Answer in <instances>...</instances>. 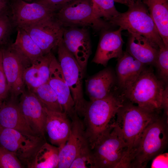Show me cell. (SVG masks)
Listing matches in <instances>:
<instances>
[{"instance_id": "6da1fadb", "label": "cell", "mask_w": 168, "mask_h": 168, "mask_svg": "<svg viewBox=\"0 0 168 168\" xmlns=\"http://www.w3.org/2000/svg\"><path fill=\"white\" fill-rule=\"evenodd\" d=\"M168 118L156 115L142 133L130 155L125 168H145L148 162L163 153L168 143Z\"/></svg>"}, {"instance_id": "7a4b0ae2", "label": "cell", "mask_w": 168, "mask_h": 168, "mask_svg": "<svg viewBox=\"0 0 168 168\" xmlns=\"http://www.w3.org/2000/svg\"><path fill=\"white\" fill-rule=\"evenodd\" d=\"M160 113L145 110L126 99L119 109L113 123L127 148L124 168L142 133Z\"/></svg>"}, {"instance_id": "3957f363", "label": "cell", "mask_w": 168, "mask_h": 168, "mask_svg": "<svg viewBox=\"0 0 168 168\" xmlns=\"http://www.w3.org/2000/svg\"><path fill=\"white\" fill-rule=\"evenodd\" d=\"M125 98L116 90L107 97L88 101L83 117L86 135L91 148L111 123Z\"/></svg>"}, {"instance_id": "277c9868", "label": "cell", "mask_w": 168, "mask_h": 168, "mask_svg": "<svg viewBox=\"0 0 168 168\" xmlns=\"http://www.w3.org/2000/svg\"><path fill=\"white\" fill-rule=\"evenodd\" d=\"M91 148V168H124L127 148L113 122Z\"/></svg>"}, {"instance_id": "5b68a950", "label": "cell", "mask_w": 168, "mask_h": 168, "mask_svg": "<svg viewBox=\"0 0 168 168\" xmlns=\"http://www.w3.org/2000/svg\"><path fill=\"white\" fill-rule=\"evenodd\" d=\"M164 83L151 68H146L133 84L122 93L125 98L146 110L160 113Z\"/></svg>"}, {"instance_id": "8992f818", "label": "cell", "mask_w": 168, "mask_h": 168, "mask_svg": "<svg viewBox=\"0 0 168 168\" xmlns=\"http://www.w3.org/2000/svg\"><path fill=\"white\" fill-rule=\"evenodd\" d=\"M128 7L126 12H120L110 24L127 30L128 33L144 36L159 49L165 45L147 7L142 0H137Z\"/></svg>"}, {"instance_id": "52a82bcc", "label": "cell", "mask_w": 168, "mask_h": 168, "mask_svg": "<svg viewBox=\"0 0 168 168\" xmlns=\"http://www.w3.org/2000/svg\"><path fill=\"white\" fill-rule=\"evenodd\" d=\"M57 48L58 62L74 103L75 111L83 117L88 101L84 98L83 79L84 72L74 56L65 47L62 39Z\"/></svg>"}, {"instance_id": "ba28073f", "label": "cell", "mask_w": 168, "mask_h": 168, "mask_svg": "<svg viewBox=\"0 0 168 168\" xmlns=\"http://www.w3.org/2000/svg\"><path fill=\"white\" fill-rule=\"evenodd\" d=\"M58 21L64 27H90L96 31L110 30L113 26L99 19L93 13L91 0H77L55 13Z\"/></svg>"}, {"instance_id": "9c48e42d", "label": "cell", "mask_w": 168, "mask_h": 168, "mask_svg": "<svg viewBox=\"0 0 168 168\" xmlns=\"http://www.w3.org/2000/svg\"><path fill=\"white\" fill-rule=\"evenodd\" d=\"M45 142L44 137L28 134L0 126V146L14 153L21 162L25 165Z\"/></svg>"}, {"instance_id": "30bf717a", "label": "cell", "mask_w": 168, "mask_h": 168, "mask_svg": "<svg viewBox=\"0 0 168 168\" xmlns=\"http://www.w3.org/2000/svg\"><path fill=\"white\" fill-rule=\"evenodd\" d=\"M2 63L12 99L25 91L24 71L29 63L8 43L1 46Z\"/></svg>"}, {"instance_id": "8fae6325", "label": "cell", "mask_w": 168, "mask_h": 168, "mask_svg": "<svg viewBox=\"0 0 168 168\" xmlns=\"http://www.w3.org/2000/svg\"><path fill=\"white\" fill-rule=\"evenodd\" d=\"M10 16L13 26L24 29L55 15V12L38 3L11 0Z\"/></svg>"}, {"instance_id": "7c38bea8", "label": "cell", "mask_w": 168, "mask_h": 168, "mask_svg": "<svg viewBox=\"0 0 168 168\" xmlns=\"http://www.w3.org/2000/svg\"><path fill=\"white\" fill-rule=\"evenodd\" d=\"M64 29L54 15L23 30L38 44L45 55L57 47L62 39Z\"/></svg>"}, {"instance_id": "4fadbf2b", "label": "cell", "mask_w": 168, "mask_h": 168, "mask_svg": "<svg viewBox=\"0 0 168 168\" xmlns=\"http://www.w3.org/2000/svg\"><path fill=\"white\" fill-rule=\"evenodd\" d=\"M62 39L66 48L85 72L92 51L91 40L86 28L64 27Z\"/></svg>"}, {"instance_id": "5bb4252c", "label": "cell", "mask_w": 168, "mask_h": 168, "mask_svg": "<svg viewBox=\"0 0 168 168\" xmlns=\"http://www.w3.org/2000/svg\"><path fill=\"white\" fill-rule=\"evenodd\" d=\"M71 119L69 136L59 151L58 168H69L80 149L85 143L89 142L86 135L83 121L77 114Z\"/></svg>"}, {"instance_id": "9a60e30c", "label": "cell", "mask_w": 168, "mask_h": 168, "mask_svg": "<svg viewBox=\"0 0 168 168\" xmlns=\"http://www.w3.org/2000/svg\"><path fill=\"white\" fill-rule=\"evenodd\" d=\"M18 105L32 130L44 137L46 113L44 107L36 95L28 90L21 95Z\"/></svg>"}, {"instance_id": "2e32d148", "label": "cell", "mask_w": 168, "mask_h": 168, "mask_svg": "<svg viewBox=\"0 0 168 168\" xmlns=\"http://www.w3.org/2000/svg\"><path fill=\"white\" fill-rule=\"evenodd\" d=\"M48 82L56 93L64 112L71 119L77 114L74 103L59 63L53 54L50 64Z\"/></svg>"}, {"instance_id": "e0dca14e", "label": "cell", "mask_w": 168, "mask_h": 168, "mask_svg": "<svg viewBox=\"0 0 168 168\" xmlns=\"http://www.w3.org/2000/svg\"><path fill=\"white\" fill-rule=\"evenodd\" d=\"M120 27L116 30H106L102 32L92 62L106 67L112 58H118L122 54L124 41Z\"/></svg>"}, {"instance_id": "ac0fdd59", "label": "cell", "mask_w": 168, "mask_h": 168, "mask_svg": "<svg viewBox=\"0 0 168 168\" xmlns=\"http://www.w3.org/2000/svg\"><path fill=\"white\" fill-rule=\"evenodd\" d=\"M115 72L107 67L85 81L86 90L90 101L104 98L116 90Z\"/></svg>"}, {"instance_id": "d6986e66", "label": "cell", "mask_w": 168, "mask_h": 168, "mask_svg": "<svg viewBox=\"0 0 168 168\" xmlns=\"http://www.w3.org/2000/svg\"><path fill=\"white\" fill-rule=\"evenodd\" d=\"M44 108L46 113L45 131L51 143L61 149L69 136L71 123L65 112L52 111Z\"/></svg>"}, {"instance_id": "ffe728a7", "label": "cell", "mask_w": 168, "mask_h": 168, "mask_svg": "<svg viewBox=\"0 0 168 168\" xmlns=\"http://www.w3.org/2000/svg\"><path fill=\"white\" fill-rule=\"evenodd\" d=\"M145 66L127 51L123 52L118 58L115 71L117 85L122 92L135 81Z\"/></svg>"}, {"instance_id": "44dd1931", "label": "cell", "mask_w": 168, "mask_h": 168, "mask_svg": "<svg viewBox=\"0 0 168 168\" xmlns=\"http://www.w3.org/2000/svg\"><path fill=\"white\" fill-rule=\"evenodd\" d=\"M126 51L145 65L155 66L159 49L141 35L129 33Z\"/></svg>"}, {"instance_id": "7402d4cb", "label": "cell", "mask_w": 168, "mask_h": 168, "mask_svg": "<svg viewBox=\"0 0 168 168\" xmlns=\"http://www.w3.org/2000/svg\"><path fill=\"white\" fill-rule=\"evenodd\" d=\"M0 126L28 134L38 135L31 128L18 104L12 99L0 104Z\"/></svg>"}, {"instance_id": "603a6c76", "label": "cell", "mask_w": 168, "mask_h": 168, "mask_svg": "<svg viewBox=\"0 0 168 168\" xmlns=\"http://www.w3.org/2000/svg\"><path fill=\"white\" fill-rule=\"evenodd\" d=\"M53 54L44 55L31 63L25 69L23 79L28 90L32 91L48 82L49 76V66Z\"/></svg>"}, {"instance_id": "cb8c5ba5", "label": "cell", "mask_w": 168, "mask_h": 168, "mask_svg": "<svg viewBox=\"0 0 168 168\" xmlns=\"http://www.w3.org/2000/svg\"><path fill=\"white\" fill-rule=\"evenodd\" d=\"M147 7L164 44L168 46V0H141Z\"/></svg>"}, {"instance_id": "d4e9b609", "label": "cell", "mask_w": 168, "mask_h": 168, "mask_svg": "<svg viewBox=\"0 0 168 168\" xmlns=\"http://www.w3.org/2000/svg\"><path fill=\"white\" fill-rule=\"evenodd\" d=\"M60 148L45 142L35 151L26 165L30 168H57Z\"/></svg>"}, {"instance_id": "484cf974", "label": "cell", "mask_w": 168, "mask_h": 168, "mask_svg": "<svg viewBox=\"0 0 168 168\" xmlns=\"http://www.w3.org/2000/svg\"><path fill=\"white\" fill-rule=\"evenodd\" d=\"M17 34L12 47L30 64L44 55L41 49L26 32L17 29Z\"/></svg>"}, {"instance_id": "4316f807", "label": "cell", "mask_w": 168, "mask_h": 168, "mask_svg": "<svg viewBox=\"0 0 168 168\" xmlns=\"http://www.w3.org/2000/svg\"><path fill=\"white\" fill-rule=\"evenodd\" d=\"M31 91L36 95L44 107L47 110L54 111L64 112L56 93L48 82Z\"/></svg>"}, {"instance_id": "83f0119b", "label": "cell", "mask_w": 168, "mask_h": 168, "mask_svg": "<svg viewBox=\"0 0 168 168\" xmlns=\"http://www.w3.org/2000/svg\"><path fill=\"white\" fill-rule=\"evenodd\" d=\"M91 1L92 10L96 18L110 24L120 13L115 7L114 0Z\"/></svg>"}, {"instance_id": "f1b7e54d", "label": "cell", "mask_w": 168, "mask_h": 168, "mask_svg": "<svg viewBox=\"0 0 168 168\" xmlns=\"http://www.w3.org/2000/svg\"><path fill=\"white\" fill-rule=\"evenodd\" d=\"M160 80L164 84L168 81V46L164 45L159 48L155 64Z\"/></svg>"}, {"instance_id": "f546056e", "label": "cell", "mask_w": 168, "mask_h": 168, "mask_svg": "<svg viewBox=\"0 0 168 168\" xmlns=\"http://www.w3.org/2000/svg\"><path fill=\"white\" fill-rule=\"evenodd\" d=\"M91 148L88 142L80 149L69 168H91Z\"/></svg>"}, {"instance_id": "4dcf8cb0", "label": "cell", "mask_w": 168, "mask_h": 168, "mask_svg": "<svg viewBox=\"0 0 168 168\" xmlns=\"http://www.w3.org/2000/svg\"><path fill=\"white\" fill-rule=\"evenodd\" d=\"M23 166L13 152L0 146V168H21Z\"/></svg>"}, {"instance_id": "1f68e13d", "label": "cell", "mask_w": 168, "mask_h": 168, "mask_svg": "<svg viewBox=\"0 0 168 168\" xmlns=\"http://www.w3.org/2000/svg\"><path fill=\"white\" fill-rule=\"evenodd\" d=\"M12 26L9 15L0 16V46L8 43Z\"/></svg>"}, {"instance_id": "d6a6232c", "label": "cell", "mask_w": 168, "mask_h": 168, "mask_svg": "<svg viewBox=\"0 0 168 168\" xmlns=\"http://www.w3.org/2000/svg\"><path fill=\"white\" fill-rule=\"evenodd\" d=\"M77 0H35L34 2L40 4L56 12L64 7Z\"/></svg>"}, {"instance_id": "836d02e7", "label": "cell", "mask_w": 168, "mask_h": 168, "mask_svg": "<svg viewBox=\"0 0 168 168\" xmlns=\"http://www.w3.org/2000/svg\"><path fill=\"white\" fill-rule=\"evenodd\" d=\"M9 93L8 83L3 67L1 46L0 47V101L1 102L7 98Z\"/></svg>"}, {"instance_id": "e575fe53", "label": "cell", "mask_w": 168, "mask_h": 168, "mask_svg": "<svg viewBox=\"0 0 168 168\" xmlns=\"http://www.w3.org/2000/svg\"><path fill=\"white\" fill-rule=\"evenodd\" d=\"M152 168H168V153L158 155L152 160Z\"/></svg>"}, {"instance_id": "d590c367", "label": "cell", "mask_w": 168, "mask_h": 168, "mask_svg": "<svg viewBox=\"0 0 168 168\" xmlns=\"http://www.w3.org/2000/svg\"><path fill=\"white\" fill-rule=\"evenodd\" d=\"M161 106L162 110L163 111V114L168 117V86L167 84L165 86L163 92Z\"/></svg>"}, {"instance_id": "8d00e7d4", "label": "cell", "mask_w": 168, "mask_h": 168, "mask_svg": "<svg viewBox=\"0 0 168 168\" xmlns=\"http://www.w3.org/2000/svg\"><path fill=\"white\" fill-rule=\"evenodd\" d=\"M10 15V5L8 0H0V16Z\"/></svg>"}, {"instance_id": "74e56055", "label": "cell", "mask_w": 168, "mask_h": 168, "mask_svg": "<svg viewBox=\"0 0 168 168\" xmlns=\"http://www.w3.org/2000/svg\"><path fill=\"white\" fill-rule=\"evenodd\" d=\"M126 3V5L128 7L133 4L137 0H124Z\"/></svg>"}, {"instance_id": "f35d334b", "label": "cell", "mask_w": 168, "mask_h": 168, "mask_svg": "<svg viewBox=\"0 0 168 168\" xmlns=\"http://www.w3.org/2000/svg\"><path fill=\"white\" fill-rule=\"evenodd\" d=\"M115 2L121 4L126 5V3L124 0H114Z\"/></svg>"}, {"instance_id": "ab89813d", "label": "cell", "mask_w": 168, "mask_h": 168, "mask_svg": "<svg viewBox=\"0 0 168 168\" xmlns=\"http://www.w3.org/2000/svg\"><path fill=\"white\" fill-rule=\"evenodd\" d=\"M27 2H32L35 1V0H23Z\"/></svg>"}, {"instance_id": "60d3db41", "label": "cell", "mask_w": 168, "mask_h": 168, "mask_svg": "<svg viewBox=\"0 0 168 168\" xmlns=\"http://www.w3.org/2000/svg\"><path fill=\"white\" fill-rule=\"evenodd\" d=\"M2 102H1V101H0V104Z\"/></svg>"}]
</instances>
